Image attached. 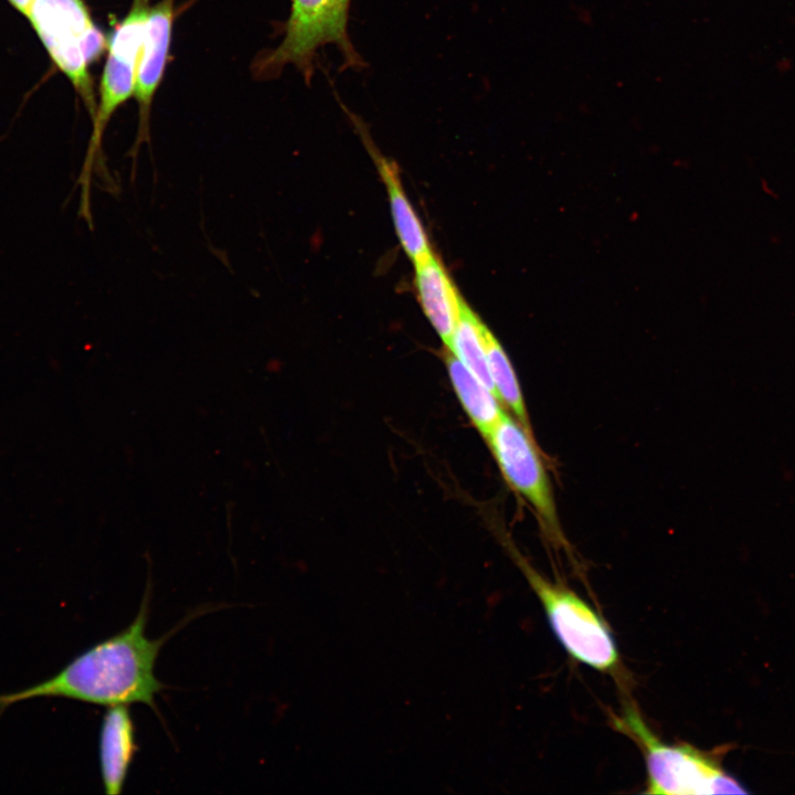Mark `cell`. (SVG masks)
I'll return each instance as SVG.
<instances>
[{"label":"cell","mask_w":795,"mask_h":795,"mask_svg":"<svg viewBox=\"0 0 795 795\" xmlns=\"http://www.w3.org/2000/svg\"><path fill=\"white\" fill-rule=\"evenodd\" d=\"M25 18L93 120L97 102L89 66L107 50V39L95 24L87 4L84 0H33Z\"/></svg>","instance_id":"cell-4"},{"label":"cell","mask_w":795,"mask_h":795,"mask_svg":"<svg viewBox=\"0 0 795 795\" xmlns=\"http://www.w3.org/2000/svg\"><path fill=\"white\" fill-rule=\"evenodd\" d=\"M485 328L486 326L464 301L451 341L445 349L495 392L486 360Z\"/></svg>","instance_id":"cell-14"},{"label":"cell","mask_w":795,"mask_h":795,"mask_svg":"<svg viewBox=\"0 0 795 795\" xmlns=\"http://www.w3.org/2000/svg\"><path fill=\"white\" fill-rule=\"evenodd\" d=\"M445 363L454 391L479 434L486 439L506 411L496 393L445 349Z\"/></svg>","instance_id":"cell-12"},{"label":"cell","mask_w":795,"mask_h":795,"mask_svg":"<svg viewBox=\"0 0 795 795\" xmlns=\"http://www.w3.org/2000/svg\"><path fill=\"white\" fill-rule=\"evenodd\" d=\"M615 724L637 743L644 754L646 794L748 793L722 768L716 756L687 743L669 744L660 740L635 707L626 704L622 717L615 719Z\"/></svg>","instance_id":"cell-2"},{"label":"cell","mask_w":795,"mask_h":795,"mask_svg":"<svg viewBox=\"0 0 795 795\" xmlns=\"http://www.w3.org/2000/svg\"><path fill=\"white\" fill-rule=\"evenodd\" d=\"M174 0H161L150 7L145 38L138 59L134 96L139 107V128L132 157V178L135 177L136 158L139 146L149 142V120L151 104L159 87L168 63L172 25L174 18Z\"/></svg>","instance_id":"cell-8"},{"label":"cell","mask_w":795,"mask_h":795,"mask_svg":"<svg viewBox=\"0 0 795 795\" xmlns=\"http://www.w3.org/2000/svg\"><path fill=\"white\" fill-rule=\"evenodd\" d=\"M513 556L566 653L596 670L616 671L619 665L616 644L598 613L564 584L547 579L518 553Z\"/></svg>","instance_id":"cell-5"},{"label":"cell","mask_w":795,"mask_h":795,"mask_svg":"<svg viewBox=\"0 0 795 795\" xmlns=\"http://www.w3.org/2000/svg\"><path fill=\"white\" fill-rule=\"evenodd\" d=\"M505 480L532 507L548 539L568 548L550 478L533 435L506 410L486 438Z\"/></svg>","instance_id":"cell-6"},{"label":"cell","mask_w":795,"mask_h":795,"mask_svg":"<svg viewBox=\"0 0 795 795\" xmlns=\"http://www.w3.org/2000/svg\"><path fill=\"white\" fill-rule=\"evenodd\" d=\"M415 288L424 315L447 346L459 318L464 299L441 259L434 254L414 263Z\"/></svg>","instance_id":"cell-10"},{"label":"cell","mask_w":795,"mask_h":795,"mask_svg":"<svg viewBox=\"0 0 795 795\" xmlns=\"http://www.w3.org/2000/svg\"><path fill=\"white\" fill-rule=\"evenodd\" d=\"M145 38L142 24L134 20L117 23L107 39V60L100 77L96 114L93 119V131L80 183L82 189L81 215L92 224L89 208V187L94 162L100 152L104 130L117 110L134 96L136 71Z\"/></svg>","instance_id":"cell-7"},{"label":"cell","mask_w":795,"mask_h":795,"mask_svg":"<svg viewBox=\"0 0 795 795\" xmlns=\"http://www.w3.org/2000/svg\"><path fill=\"white\" fill-rule=\"evenodd\" d=\"M351 0H292L283 41L261 55L254 71L259 78H273L287 65H294L310 83L317 52L333 45L342 56V68H362L364 61L348 32Z\"/></svg>","instance_id":"cell-3"},{"label":"cell","mask_w":795,"mask_h":795,"mask_svg":"<svg viewBox=\"0 0 795 795\" xmlns=\"http://www.w3.org/2000/svg\"><path fill=\"white\" fill-rule=\"evenodd\" d=\"M388 191L391 215L400 244L413 264L433 253L422 222L401 182L396 165L374 146L364 126L350 114Z\"/></svg>","instance_id":"cell-9"},{"label":"cell","mask_w":795,"mask_h":795,"mask_svg":"<svg viewBox=\"0 0 795 795\" xmlns=\"http://www.w3.org/2000/svg\"><path fill=\"white\" fill-rule=\"evenodd\" d=\"M149 592H146L134 622L125 629L95 644L52 678L18 692L0 695V711L12 703L41 697H61L112 707L145 703L156 709L162 689L155 675L156 660L167 636L146 635Z\"/></svg>","instance_id":"cell-1"},{"label":"cell","mask_w":795,"mask_h":795,"mask_svg":"<svg viewBox=\"0 0 795 795\" xmlns=\"http://www.w3.org/2000/svg\"><path fill=\"white\" fill-rule=\"evenodd\" d=\"M484 342L488 371L499 401L523 428L532 434L526 403L511 363L495 336L486 327Z\"/></svg>","instance_id":"cell-13"},{"label":"cell","mask_w":795,"mask_h":795,"mask_svg":"<svg viewBox=\"0 0 795 795\" xmlns=\"http://www.w3.org/2000/svg\"><path fill=\"white\" fill-rule=\"evenodd\" d=\"M8 2L22 15L26 17L33 0H8Z\"/></svg>","instance_id":"cell-15"},{"label":"cell","mask_w":795,"mask_h":795,"mask_svg":"<svg viewBox=\"0 0 795 795\" xmlns=\"http://www.w3.org/2000/svg\"><path fill=\"white\" fill-rule=\"evenodd\" d=\"M98 749L105 793L120 794L137 750L128 704L108 707L100 725Z\"/></svg>","instance_id":"cell-11"}]
</instances>
